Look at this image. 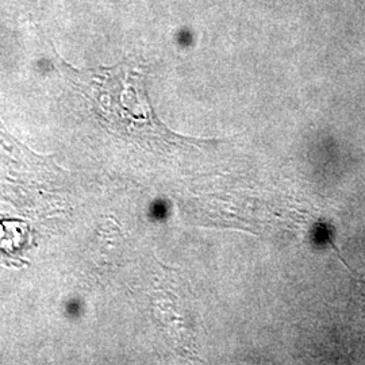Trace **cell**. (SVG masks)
I'll return each mask as SVG.
<instances>
[{
	"instance_id": "1",
	"label": "cell",
	"mask_w": 365,
	"mask_h": 365,
	"mask_svg": "<svg viewBox=\"0 0 365 365\" xmlns=\"http://www.w3.org/2000/svg\"><path fill=\"white\" fill-rule=\"evenodd\" d=\"M69 75L91 99L110 129L120 135L152 146H197L206 141L187 138L165 128L157 119L145 91L144 75L130 64L80 72L61 63Z\"/></svg>"
}]
</instances>
